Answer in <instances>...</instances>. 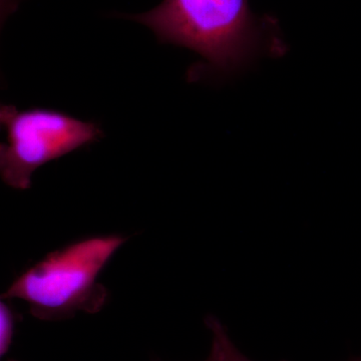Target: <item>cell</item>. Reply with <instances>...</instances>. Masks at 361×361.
Instances as JSON below:
<instances>
[{"label":"cell","instance_id":"6","mask_svg":"<svg viewBox=\"0 0 361 361\" xmlns=\"http://www.w3.org/2000/svg\"><path fill=\"white\" fill-rule=\"evenodd\" d=\"M20 2V0H0V28L4 20L16 11Z\"/></svg>","mask_w":361,"mask_h":361},{"label":"cell","instance_id":"2","mask_svg":"<svg viewBox=\"0 0 361 361\" xmlns=\"http://www.w3.org/2000/svg\"><path fill=\"white\" fill-rule=\"evenodd\" d=\"M126 242L120 235L94 236L51 252L21 273L2 298L20 299L32 315L49 322L99 312L108 291L97 279Z\"/></svg>","mask_w":361,"mask_h":361},{"label":"cell","instance_id":"9","mask_svg":"<svg viewBox=\"0 0 361 361\" xmlns=\"http://www.w3.org/2000/svg\"><path fill=\"white\" fill-rule=\"evenodd\" d=\"M349 361H361V356H360V357L353 358V360H351Z\"/></svg>","mask_w":361,"mask_h":361},{"label":"cell","instance_id":"7","mask_svg":"<svg viewBox=\"0 0 361 361\" xmlns=\"http://www.w3.org/2000/svg\"><path fill=\"white\" fill-rule=\"evenodd\" d=\"M16 111H18L14 106L0 103V130L6 127Z\"/></svg>","mask_w":361,"mask_h":361},{"label":"cell","instance_id":"3","mask_svg":"<svg viewBox=\"0 0 361 361\" xmlns=\"http://www.w3.org/2000/svg\"><path fill=\"white\" fill-rule=\"evenodd\" d=\"M0 142V178L14 189L32 185L33 173L44 164L97 141L102 133L94 123L42 110L16 111Z\"/></svg>","mask_w":361,"mask_h":361},{"label":"cell","instance_id":"8","mask_svg":"<svg viewBox=\"0 0 361 361\" xmlns=\"http://www.w3.org/2000/svg\"><path fill=\"white\" fill-rule=\"evenodd\" d=\"M203 361H224L219 344L217 343V341H214V339H212L210 353L207 356L206 360Z\"/></svg>","mask_w":361,"mask_h":361},{"label":"cell","instance_id":"4","mask_svg":"<svg viewBox=\"0 0 361 361\" xmlns=\"http://www.w3.org/2000/svg\"><path fill=\"white\" fill-rule=\"evenodd\" d=\"M205 324L207 329L210 330L214 341L219 344L224 361H252L235 345L228 334L227 329L216 316H207Z\"/></svg>","mask_w":361,"mask_h":361},{"label":"cell","instance_id":"1","mask_svg":"<svg viewBox=\"0 0 361 361\" xmlns=\"http://www.w3.org/2000/svg\"><path fill=\"white\" fill-rule=\"evenodd\" d=\"M127 18L149 27L161 42L197 52L217 75H232L261 54L285 51L267 23L251 13L248 0H163Z\"/></svg>","mask_w":361,"mask_h":361},{"label":"cell","instance_id":"5","mask_svg":"<svg viewBox=\"0 0 361 361\" xmlns=\"http://www.w3.org/2000/svg\"><path fill=\"white\" fill-rule=\"evenodd\" d=\"M14 329L13 312L0 298V358L2 357L11 345Z\"/></svg>","mask_w":361,"mask_h":361}]
</instances>
